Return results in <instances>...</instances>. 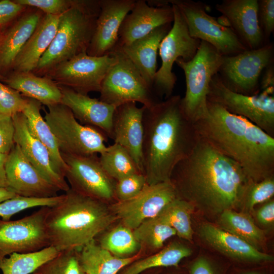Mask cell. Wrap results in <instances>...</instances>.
I'll use <instances>...</instances> for the list:
<instances>
[{
	"instance_id": "obj_1",
	"label": "cell",
	"mask_w": 274,
	"mask_h": 274,
	"mask_svg": "<svg viewBox=\"0 0 274 274\" xmlns=\"http://www.w3.org/2000/svg\"><path fill=\"white\" fill-rule=\"evenodd\" d=\"M249 180L237 162L200 136L170 179L178 198L211 215L239 209Z\"/></svg>"
},
{
	"instance_id": "obj_2",
	"label": "cell",
	"mask_w": 274,
	"mask_h": 274,
	"mask_svg": "<svg viewBox=\"0 0 274 274\" xmlns=\"http://www.w3.org/2000/svg\"><path fill=\"white\" fill-rule=\"evenodd\" d=\"M180 95H172L143 114V174L147 184L169 181L175 166L186 158L199 136L194 124L185 116Z\"/></svg>"
},
{
	"instance_id": "obj_3",
	"label": "cell",
	"mask_w": 274,
	"mask_h": 274,
	"mask_svg": "<svg viewBox=\"0 0 274 274\" xmlns=\"http://www.w3.org/2000/svg\"><path fill=\"white\" fill-rule=\"evenodd\" d=\"M208 116L194 126L200 137L237 162L250 180L274 176V138L240 116L207 100Z\"/></svg>"
},
{
	"instance_id": "obj_4",
	"label": "cell",
	"mask_w": 274,
	"mask_h": 274,
	"mask_svg": "<svg viewBox=\"0 0 274 274\" xmlns=\"http://www.w3.org/2000/svg\"><path fill=\"white\" fill-rule=\"evenodd\" d=\"M116 219L107 203L70 188L60 202L48 207L45 223L50 246L59 252L78 251Z\"/></svg>"
},
{
	"instance_id": "obj_5",
	"label": "cell",
	"mask_w": 274,
	"mask_h": 274,
	"mask_svg": "<svg viewBox=\"0 0 274 274\" xmlns=\"http://www.w3.org/2000/svg\"><path fill=\"white\" fill-rule=\"evenodd\" d=\"M99 12V0H77L60 15L55 37L33 73L46 74L57 64L87 52Z\"/></svg>"
},
{
	"instance_id": "obj_6",
	"label": "cell",
	"mask_w": 274,
	"mask_h": 274,
	"mask_svg": "<svg viewBox=\"0 0 274 274\" xmlns=\"http://www.w3.org/2000/svg\"><path fill=\"white\" fill-rule=\"evenodd\" d=\"M223 56L210 44L201 41L194 57L185 61L178 59L175 63L183 70L186 91L181 99V107L186 118L194 124L208 115L207 97L210 82L219 72Z\"/></svg>"
},
{
	"instance_id": "obj_7",
	"label": "cell",
	"mask_w": 274,
	"mask_h": 274,
	"mask_svg": "<svg viewBox=\"0 0 274 274\" xmlns=\"http://www.w3.org/2000/svg\"><path fill=\"white\" fill-rule=\"evenodd\" d=\"M47 108L44 118L57 140L60 153L87 156L105 150L106 135L101 131L81 124L61 103Z\"/></svg>"
},
{
	"instance_id": "obj_8",
	"label": "cell",
	"mask_w": 274,
	"mask_h": 274,
	"mask_svg": "<svg viewBox=\"0 0 274 274\" xmlns=\"http://www.w3.org/2000/svg\"><path fill=\"white\" fill-rule=\"evenodd\" d=\"M170 5L174 13L173 25L160 44L161 65L155 74L152 84L155 95L164 97L165 99L172 96L177 81L172 72L174 63L179 58L185 61L191 60L201 41L190 35L178 8L175 5Z\"/></svg>"
},
{
	"instance_id": "obj_9",
	"label": "cell",
	"mask_w": 274,
	"mask_h": 274,
	"mask_svg": "<svg viewBox=\"0 0 274 274\" xmlns=\"http://www.w3.org/2000/svg\"><path fill=\"white\" fill-rule=\"evenodd\" d=\"M274 88L247 95L228 89L218 74L212 78L207 100L217 104L229 112L242 116L274 138Z\"/></svg>"
},
{
	"instance_id": "obj_10",
	"label": "cell",
	"mask_w": 274,
	"mask_h": 274,
	"mask_svg": "<svg viewBox=\"0 0 274 274\" xmlns=\"http://www.w3.org/2000/svg\"><path fill=\"white\" fill-rule=\"evenodd\" d=\"M113 52L117 60L102 82L99 99L115 107L132 101L150 107L159 101L132 62L120 50Z\"/></svg>"
},
{
	"instance_id": "obj_11",
	"label": "cell",
	"mask_w": 274,
	"mask_h": 274,
	"mask_svg": "<svg viewBox=\"0 0 274 274\" xmlns=\"http://www.w3.org/2000/svg\"><path fill=\"white\" fill-rule=\"evenodd\" d=\"M273 44L269 42L257 49L223 56L218 74L231 91L247 95L258 94L260 76L273 63Z\"/></svg>"
},
{
	"instance_id": "obj_12",
	"label": "cell",
	"mask_w": 274,
	"mask_h": 274,
	"mask_svg": "<svg viewBox=\"0 0 274 274\" xmlns=\"http://www.w3.org/2000/svg\"><path fill=\"white\" fill-rule=\"evenodd\" d=\"M177 6L190 35L213 46L222 56H231L247 50L233 30L206 12L207 6L192 0H168Z\"/></svg>"
},
{
	"instance_id": "obj_13",
	"label": "cell",
	"mask_w": 274,
	"mask_h": 274,
	"mask_svg": "<svg viewBox=\"0 0 274 274\" xmlns=\"http://www.w3.org/2000/svg\"><path fill=\"white\" fill-rule=\"evenodd\" d=\"M117 60L114 52L99 57L83 52L57 64L45 76L59 86L80 93L99 92L105 77Z\"/></svg>"
},
{
	"instance_id": "obj_14",
	"label": "cell",
	"mask_w": 274,
	"mask_h": 274,
	"mask_svg": "<svg viewBox=\"0 0 274 274\" xmlns=\"http://www.w3.org/2000/svg\"><path fill=\"white\" fill-rule=\"evenodd\" d=\"M48 207L16 220L0 219V264L14 253L38 251L50 246L45 223Z\"/></svg>"
},
{
	"instance_id": "obj_15",
	"label": "cell",
	"mask_w": 274,
	"mask_h": 274,
	"mask_svg": "<svg viewBox=\"0 0 274 274\" xmlns=\"http://www.w3.org/2000/svg\"><path fill=\"white\" fill-rule=\"evenodd\" d=\"M67 168L65 178L70 188L106 203L115 199L116 181L102 168L97 154L82 156L61 153Z\"/></svg>"
},
{
	"instance_id": "obj_16",
	"label": "cell",
	"mask_w": 274,
	"mask_h": 274,
	"mask_svg": "<svg viewBox=\"0 0 274 274\" xmlns=\"http://www.w3.org/2000/svg\"><path fill=\"white\" fill-rule=\"evenodd\" d=\"M177 194L170 181L155 184H146L134 197L116 201L110 208L122 224L131 230L146 220L156 217L169 202L177 198Z\"/></svg>"
},
{
	"instance_id": "obj_17",
	"label": "cell",
	"mask_w": 274,
	"mask_h": 274,
	"mask_svg": "<svg viewBox=\"0 0 274 274\" xmlns=\"http://www.w3.org/2000/svg\"><path fill=\"white\" fill-rule=\"evenodd\" d=\"M5 170L8 188L17 195L38 198L58 195L59 190L29 162L16 144L7 155Z\"/></svg>"
},
{
	"instance_id": "obj_18",
	"label": "cell",
	"mask_w": 274,
	"mask_h": 274,
	"mask_svg": "<svg viewBox=\"0 0 274 274\" xmlns=\"http://www.w3.org/2000/svg\"><path fill=\"white\" fill-rule=\"evenodd\" d=\"M135 2V0H99L100 12L87 50V54L103 56L115 50L121 23L133 8Z\"/></svg>"
},
{
	"instance_id": "obj_19",
	"label": "cell",
	"mask_w": 274,
	"mask_h": 274,
	"mask_svg": "<svg viewBox=\"0 0 274 274\" xmlns=\"http://www.w3.org/2000/svg\"><path fill=\"white\" fill-rule=\"evenodd\" d=\"M145 107L128 102L116 107L113 117L111 139L131 155L140 172L143 174V114Z\"/></svg>"
},
{
	"instance_id": "obj_20",
	"label": "cell",
	"mask_w": 274,
	"mask_h": 274,
	"mask_svg": "<svg viewBox=\"0 0 274 274\" xmlns=\"http://www.w3.org/2000/svg\"><path fill=\"white\" fill-rule=\"evenodd\" d=\"M258 0H224L215 8L247 50L266 44L258 19Z\"/></svg>"
},
{
	"instance_id": "obj_21",
	"label": "cell",
	"mask_w": 274,
	"mask_h": 274,
	"mask_svg": "<svg viewBox=\"0 0 274 274\" xmlns=\"http://www.w3.org/2000/svg\"><path fill=\"white\" fill-rule=\"evenodd\" d=\"M12 117L15 127L14 143L26 158L59 191H68L70 187L65 178L56 172L47 148L30 131L23 113H16Z\"/></svg>"
},
{
	"instance_id": "obj_22",
	"label": "cell",
	"mask_w": 274,
	"mask_h": 274,
	"mask_svg": "<svg viewBox=\"0 0 274 274\" xmlns=\"http://www.w3.org/2000/svg\"><path fill=\"white\" fill-rule=\"evenodd\" d=\"M173 21L171 5L153 7L149 5L146 1L135 0L133 8L121 23L116 48L129 45Z\"/></svg>"
},
{
	"instance_id": "obj_23",
	"label": "cell",
	"mask_w": 274,
	"mask_h": 274,
	"mask_svg": "<svg viewBox=\"0 0 274 274\" xmlns=\"http://www.w3.org/2000/svg\"><path fill=\"white\" fill-rule=\"evenodd\" d=\"M59 87L62 94L61 103L71 110L81 124L95 127L111 138L116 107L70 88Z\"/></svg>"
},
{
	"instance_id": "obj_24",
	"label": "cell",
	"mask_w": 274,
	"mask_h": 274,
	"mask_svg": "<svg viewBox=\"0 0 274 274\" xmlns=\"http://www.w3.org/2000/svg\"><path fill=\"white\" fill-rule=\"evenodd\" d=\"M201 238L212 248L235 260L251 262L273 260L272 255L260 251L239 237L210 223H203L198 230Z\"/></svg>"
},
{
	"instance_id": "obj_25",
	"label": "cell",
	"mask_w": 274,
	"mask_h": 274,
	"mask_svg": "<svg viewBox=\"0 0 274 274\" xmlns=\"http://www.w3.org/2000/svg\"><path fill=\"white\" fill-rule=\"evenodd\" d=\"M171 27V23L160 26L130 44L115 49L120 50L132 62L152 89L157 72V51Z\"/></svg>"
},
{
	"instance_id": "obj_26",
	"label": "cell",
	"mask_w": 274,
	"mask_h": 274,
	"mask_svg": "<svg viewBox=\"0 0 274 274\" xmlns=\"http://www.w3.org/2000/svg\"><path fill=\"white\" fill-rule=\"evenodd\" d=\"M59 16H42L14 62L12 67L15 72H34L55 37Z\"/></svg>"
},
{
	"instance_id": "obj_27",
	"label": "cell",
	"mask_w": 274,
	"mask_h": 274,
	"mask_svg": "<svg viewBox=\"0 0 274 274\" xmlns=\"http://www.w3.org/2000/svg\"><path fill=\"white\" fill-rule=\"evenodd\" d=\"M40 10L22 15L0 39V70L12 67L14 62L28 41L41 17Z\"/></svg>"
},
{
	"instance_id": "obj_28",
	"label": "cell",
	"mask_w": 274,
	"mask_h": 274,
	"mask_svg": "<svg viewBox=\"0 0 274 274\" xmlns=\"http://www.w3.org/2000/svg\"><path fill=\"white\" fill-rule=\"evenodd\" d=\"M7 86L23 96L38 101L47 107L61 103L60 87L46 76L33 72H15L6 80Z\"/></svg>"
},
{
	"instance_id": "obj_29",
	"label": "cell",
	"mask_w": 274,
	"mask_h": 274,
	"mask_svg": "<svg viewBox=\"0 0 274 274\" xmlns=\"http://www.w3.org/2000/svg\"><path fill=\"white\" fill-rule=\"evenodd\" d=\"M78 254L85 274H117L139 257L138 254L128 257L115 256L101 247L96 239L85 245Z\"/></svg>"
},
{
	"instance_id": "obj_30",
	"label": "cell",
	"mask_w": 274,
	"mask_h": 274,
	"mask_svg": "<svg viewBox=\"0 0 274 274\" xmlns=\"http://www.w3.org/2000/svg\"><path fill=\"white\" fill-rule=\"evenodd\" d=\"M41 108L42 104L40 102L27 98L26 106L22 112L25 116L27 126L31 133L49 151L56 172L65 178L66 165L62 158L54 135L41 115Z\"/></svg>"
},
{
	"instance_id": "obj_31",
	"label": "cell",
	"mask_w": 274,
	"mask_h": 274,
	"mask_svg": "<svg viewBox=\"0 0 274 274\" xmlns=\"http://www.w3.org/2000/svg\"><path fill=\"white\" fill-rule=\"evenodd\" d=\"M219 227L245 241L261 251L266 237L263 229L258 227L250 214L227 210L218 218Z\"/></svg>"
},
{
	"instance_id": "obj_32",
	"label": "cell",
	"mask_w": 274,
	"mask_h": 274,
	"mask_svg": "<svg viewBox=\"0 0 274 274\" xmlns=\"http://www.w3.org/2000/svg\"><path fill=\"white\" fill-rule=\"evenodd\" d=\"M192 252V250L187 246L173 242L155 254L132 262L120 274H140L152 268L177 267L183 259L190 256Z\"/></svg>"
},
{
	"instance_id": "obj_33",
	"label": "cell",
	"mask_w": 274,
	"mask_h": 274,
	"mask_svg": "<svg viewBox=\"0 0 274 274\" xmlns=\"http://www.w3.org/2000/svg\"><path fill=\"white\" fill-rule=\"evenodd\" d=\"M59 252L56 248L50 246L36 252L14 253L4 258L0 264V269L3 274L33 273Z\"/></svg>"
},
{
	"instance_id": "obj_34",
	"label": "cell",
	"mask_w": 274,
	"mask_h": 274,
	"mask_svg": "<svg viewBox=\"0 0 274 274\" xmlns=\"http://www.w3.org/2000/svg\"><path fill=\"white\" fill-rule=\"evenodd\" d=\"M194 208L190 202L177 197L155 217L173 228L179 237L191 241L194 234L191 219Z\"/></svg>"
},
{
	"instance_id": "obj_35",
	"label": "cell",
	"mask_w": 274,
	"mask_h": 274,
	"mask_svg": "<svg viewBox=\"0 0 274 274\" xmlns=\"http://www.w3.org/2000/svg\"><path fill=\"white\" fill-rule=\"evenodd\" d=\"M100 163L107 175L115 181L141 173L129 153L121 146L114 143L99 154Z\"/></svg>"
},
{
	"instance_id": "obj_36",
	"label": "cell",
	"mask_w": 274,
	"mask_h": 274,
	"mask_svg": "<svg viewBox=\"0 0 274 274\" xmlns=\"http://www.w3.org/2000/svg\"><path fill=\"white\" fill-rule=\"evenodd\" d=\"M97 243L101 247L118 257L133 256L141 246L134 236L132 230L122 224L106 232Z\"/></svg>"
},
{
	"instance_id": "obj_37",
	"label": "cell",
	"mask_w": 274,
	"mask_h": 274,
	"mask_svg": "<svg viewBox=\"0 0 274 274\" xmlns=\"http://www.w3.org/2000/svg\"><path fill=\"white\" fill-rule=\"evenodd\" d=\"M132 232L141 245L153 249L161 248L166 240L177 234L173 228L156 217L145 220Z\"/></svg>"
},
{
	"instance_id": "obj_38",
	"label": "cell",
	"mask_w": 274,
	"mask_h": 274,
	"mask_svg": "<svg viewBox=\"0 0 274 274\" xmlns=\"http://www.w3.org/2000/svg\"><path fill=\"white\" fill-rule=\"evenodd\" d=\"M273 195L274 176L259 182L249 180L240 208L243 212L250 214L256 205L271 199Z\"/></svg>"
},
{
	"instance_id": "obj_39",
	"label": "cell",
	"mask_w": 274,
	"mask_h": 274,
	"mask_svg": "<svg viewBox=\"0 0 274 274\" xmlns=\"http://www.w3.org/2000/svg\"><path fill=\"white\" fill-rule=\"evenodd\" d=\"M64 194L49 198H30L17 195L0 202V217L5 221L10 220L16 214L37 207H51L63 198Z\"/></svg>"
},
{
	"instance_id": "obj_40",
	"label": "cell",
	"mask_w": 274,
	"mask_h": 274,
	"mask_svg": "<svg viewBox=\"0 0 274 274\" xmlns=\"http://www.w3.org/2000/svg\"><path fill=\"white\" fill-rule=\"evenodd\" d=\"M37 270L42 274H85L75 250L60 252Z\"/></svg>"
},
{
	"instance_id": "obj_41",
	"label": "cell",
	"mask_w": 274,
	"mask_h": 274,
	"mask_svg": "<svg viewBox=\"0 0 274 274\" xmlns=\"http://www.w3.org/2000/svg\"><path fill=\"white\" fill-rule=\"evenodd\" d=\"M147 184L145 175L138 173L123 178L115 182V199L125 201L138 194Z\"/></svg>"
},
{
	"instance_id": "obj_42",
	"label": "cell",
	"mask_w": 274,
	"mask_h": 274,
	"mask_svg": "<svg viewBox=\"0 0 274 274\" xmlns=\"http://www.w3.org/2000/svg\"><path fill=\"white\" fill-rule=\"evenodd\" d=\"M26 102L27 98L0 82V114L12 117L22 112Z\"/></svg>"
},
{
	"instance_id": "obj_43",
	"label": "cell",
	"mask_w": 274,
	"mask_h": 274,
	"mask_svg": "<svg viewBox=\"0 0 274 274\" xmlns=\"http://www.w3.org/2000/svg\"><path fill=\"white\" fill-rule=\"evenodd\" d=\"M25 7L38 9L45 14L59 16L71 8L77 0H15Z\"/></svg>"
},
{
	"instance_id": "obj_44",
	"label": "cell",
	"mask_w": 274,
	"mask_h": 274,
	"mask_svg": "<svg viewBox=\"0 0 274 274\" xmlns=\"http://www.w3.org/2000/svg\"><path fill=\"white\" fill-rule=\"evenodd\" d=\"M258 19L265 44L274 31V0H258Z\"/></svg>"
},
{
	"instance_id": "obj_45",
	"label": "cell",
	"mask_w": 274,
	"mask_h": 274,
	"mask_svg": "<svg viewBox=\"0 0 274 274\" xmlns=\"http://www.w3.org/2000/svg\"><path fill=\"white\" fill-rule=\"evenodd\" d=\"M15 127L12 117L0 114V153L8 155L14 146Z\"/></svg>"
},
{
	"instance_id": "obj_46",
	"label": "cell",
	"mask_w": 274,
	"mask_h": 274,
	"mask_svg": "<svg viewBox=\"0 0 274 274\" xmlns=\"http://www.w3.org/2000/svg\"><path fill=\"white\" fill-rule=\"evenodd\" d=\"M26 8L14 1H0V26L4 25L17 17Z\"/></svg>"
},
{
	"instance_id": "obj_47",
	"label": "cell",
	"mask_w": 274,
	"mask_h": 274,
	"mask_svg": "<svg viewBox=\"0 0 274 274\" xmlns=\"http://www.w3.org/2000/svg\"><path fill=\"white\" fill-rule=\"evenodd\" d=\"M257 222L262 226L269 228L274 225V200L271 199L265 202L255 213Z\"/></svg>"
},
{
	"instance_id": "obj_48",
	"label": "cell",
	"mask_w": 274,
	"mask_h": 274,
	"mask_svg": "<svg viewBox=\"0 0 274 274\" xmlns=\"http://www.w3.org/2000/svg\"><path fill=\"white\" fill-rule=\"evenodd\" d=\"M189 274H217L209 260L204 257L196 259L191 264Z\"/></svg>"
},
{
	"instance_id": "obj_49",
	"label": "cell",
	"mask_w": 274,
	"mask_h": 274,
	"mask_svg": "<svg viewBox=\"0 0 274 274\" xmlns=\"http://www.w3.org/2000/svg\"><path fill=\"white\" fill-rule=\"evenodd\" d=\"M264 73L260 83L261 89L274 88L273 63L268 66L264 70Z\"/></svg>"
},
{
	"instance_id": "obj_50",
	"label": "cell",
	"mask_w": 274,
	"mask_h": 274,
	"mask_svg": "<svg viewBox=\"0 0 274 274\" xmlns=\"http://www.w3.org/2000/svg\"><path fill=\"white\" fill-rule=\"evenodd\" d=\"M7 155L0 153V187L3 188H8L5 170V163Z\"/></svg>"
},
{
	"instance_id": "obj_51",
	"label": "cell",
	"mask_w": 274,
	"mask_h": 274,
	"mask_svg": "<svg viewBox=\"0 0 274 274\" xmlns=\"http://www.w3.org/2000/svg\"><path fill=\"white\" fill-rule=\"evenodd\" d=\"M17 195L8 188L0 187V202L13 198Z\"/></svg>"
},
{
	"instance_id": "obj_52",
	"label": "cell",
	"mask_w": 274,
	"mask_h": 274,
	"mask_svg": "<svg viewBox=\"0 0 274 274\" xmlns=\"http://www.w3.org/2000/svg\"><path fill=\"white\" fill-rule=\"evenodd\" d=\"M244 274H261V273L258 272H256V271H250V272H246Z\"/></svg>"
},
{
	"instance_id": "obj_53",
	"label": "cell",
	"mask_w": 274,
	"mask_h": 274,
	"mask_svg": "<svg viewBox=\"0 0 274 274\" xmlns=\"http://www.w3.org/2000/svg\"><path fill=\"white\" fill-rule=\"evenodd\" d=\"M33 274H42V273L38 270H36L35 272H33Z\"/></svg>"
}]
</instances>
